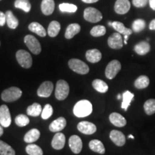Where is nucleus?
I'll list each match as a JSON object with an SVG mask.
<instances>
[{"instance_id": "f257e3e1", "label": "nucleus", "mask_w": 155, "mask_h": 155, "mask_svg": "<svg viewBox=\"0 0 155 155\" xmlns=\"http://www.w3.org/2000/svg\"><path fill=\"white\" fill-rule=\"evenodd\" d=\"M92 104L89 101L81 100L76 103L73 108V114L79 118L86 117L92 113Z\"/></svg>"}, {"instance_id": "f03ea898", "label": "nucleus", "mask_w": 155, "mask_h": 155, "mask_svg": "<svg viewBox=\"0 0 155 155\" xmlns=\"http://www.w3.org/2000/svg\"><path fill=\"white\" fill-rule=\"evenodd\" d=\"M22 91L17 87H10L2 93V99L5 102H13L22 96Z\"/></svg>"}, {"instance_id": "7ed1b4c3", "label": "nucleus", "mask_w": 155, "mask_h": 155, "mask_svg": "<svg viewBox=\"0 0 155 155\" xmlns=\"http://www.w3.org/2000/svg\"><path fill=\"white\" fill-rule=\"evenodd\" d=\"M69 68L74 72L81 75H86L89 72V67L86 63L79 59L73 58L68 62Z\"/></svg>"}, {"instance_id": "20e7f679", "label": "nucleus", "mask_w": 155, "mask_h": 155, "mask_svg": "<svg viewBox=\"0 0 155 155\" xmlns=\"http://www.w3.org/2000/svg\"><path fill=\"white\" fill-rule=\"evenodd\" d=\"M69 85L66 81L60 80L57 82L55 88V98L59 101L65 100L69 94Z\"/></svg>"}, {"instance_id": "39448f33", "label": "nucleus", "mask_w": 155, "mask_h": 155, "mask_svg": "<svg viewBox=\"0 0 155 155\" xmlns=\"http://www.w3.org/2000/svg\"><path fill=\"white\" fill-rule=\"evenodd\" d=\"M16 58L18 63L24 68H30L32 65V58L28 52L19 50L16 53Z\"/></svg>"}, {"instance_id": "423d86ee", "label": "nucleus", "mask_w": 155, "mask_h": 155, "mask_svg": "<svg viewBox=\"0 0 155 155\" xmlns=\"http://www.w3.org/2000/svg\"><path fill=\"white\" fill-rule=\"evenodd\" d=\"M83 17L89 22L96 23L100 22L103 18V15L99 10L94 7H88L84 10Z\"/></svg>"}, {"instance_id": "0eeeda50", "label": "nucleus", "mask_w": 155, "mask_h": 155, "mask_svg": "<svg viewBox=\"0 0 155 155\" xmlns=\"http://www.w3.org/2000/svg\"><path fill=\"white\" fill-rule=\"evenodd\" d=\"M25 43L28 46L29 50L35 55H38L41 52V45L38 39L31 35H28L25 37Z\"/></svg>"}, {"instance_id": "6e6552de", "label": "nucleus", "mask_w": 155, "mask_h": 155, "mask_svg": "<svg viewBox=\"0 0 155 155\" xmlns=\"http://www.w3.org/2000/svg\"><path fill=\"white\" fill-rule=\"evenodd\" d=\"M121 63L117 60H113L108 64L106 68L105 75L107 78L113 79L116 76V75L121 71Z\"/></svg>"}, {"instance_id": "1a4fd4ad", "label": "nucleus", "mask_w": 155, "mask_h": 155, "mask_svg": "<svg viewBox=\"0 0 155 155\" xmlns=\"http://www.w3.org/2000/svg\"><path fill=\"white\" fill-rule=\"evenodd\" d=\"M11 122V115L8 107L6 105H2L0 106V124L3 127H8Z\"/></svg>"}, {"instance_id": "9d476101", "label": "nucleus", "mask_w": 155, "mask_h": 155, "mask_svg": "<svg viewBox=\"0 0 155 155\" xmlns=\"http://www.w3.org/2000/svg\"><path fill=\"white\" fill-rule=\"evenodd\" d=\"M108 45L112 49L119 50L122 48L124 41L121 34L119 32H115V33L112 34L108 39Z\"/></svg>"}, {"instance_id": "9b49d317", "label": "nucleus", "mask_w": 155, "mask_h": 155, "mask_svg": "<svg viewBox=\"0 0 155 155\" xmlns=\"http://www.w3.org/2000/svg\"><path fill=\"white\" fill-rule=\"evenodd\" d=\"M53 83L50 81H45L38 88V95L40 97L48 98L50 96L53 91Z\"/></svg>"}, {"instance_id": "f8f14e48", "label": "nucleus", "mask_w": 155, "mask_h": 155, "mask_svg": "<svg viewBox=\"0 0 155 155\" xmlns=\"http://www.w3.org/2000/svg\"><path fill=\"white\" fill-rule=\"evenodd\" d=\"M131 8V3L129 0H116L114 5V11L119 15L127 14Z\"/></svg>"}, {"instance_id": "ddd939ff", "label": "nucleus", "mask_w": 155, "mask_h": 155, "mask_svg": "<svg viewBox=\"0 0 155 155\" xmlns=\"http://www.w3.org/2000/svg\"><path fill=\"white\" fill-rule=\"evenodd\" d=\"M77 127L80 132L87 135L93 134L97 130L96 125L89 121H81L78 124Z\"/></svg>"}, {"instance_id": "4468645a", "label": "nucleus", "mask_w": 155, "mask_h": 155, "mask_svg": "<svg viewBox=\"0 0 155 155\" xmlns=\"http://www.w3.org/2000/svg\"><path fill=\"white\" fill-rule=\"evenodd\" d=\"M69 147L75 154H79L83 148L82 140L78 136L73 135L69 139Z\"/></svg>"}, {"instance_id": "2eb2a0df", "label": "nucleus", "mask_w": 155, "mask_h": 155, "mask_svg": "<svg viewBox=\"0 0 155 155\" xmlns=\"http://www.w3.org/2000/svg\"><path fill=\"white\" fill-rule=\"evenodd\" d=\"M110 139L118 147H122L126 143V137L121 131L118 130H112L110 132Z\"/></svg>"}, {"instance_id": "dca6fc26", "label": "nucleus", "mask_w": 155, "mask_h": 155, "mask_svg": "<svg viewBox=\"0 0 155 155\" xmlns=\"http://www.w3.org/2000/svg\"><path fill=\"white\" fill-rule=\"evenodd\" d=\"M65 137L63 134L57 133L55 134L53 137V140H52L51 145L53 149L57 150H62L65 146Z\"/></svg>"}, {"instance_id": "f3484780", "label": "nucleus", "mask_w": 155, "mask_h": 155, "mask_svg": "<svg viewBox=\"0 0 155 155\" xmlns=\"http://www.w3.org/2000/svg\"><path fill=\"white\" fill-rule=\"evenodd\" d=\"M66 120L65 118L60 117L50 124L49 129L52 132H59L64 129V128L66 126Z\"/></svg>"}, {"instance_id": "a211bd4d", "label": "nucleus", "mask_w": 155, "mask_h": 155, "mask_svg": "<svg viewBox=\"0 0 155 155\" xmlns=\"http://www.w3.org/2000/svg\"><path fill=\"white\" fill-rule=\"evenodd\" d=\"M109 120L112 124L117 127H123L127 124V120L119 113H112L109 116Z\"/></svg>"}, {"instance_id": "6ab92c4d", "label": "nucleus", "mask_w": 155, "mask_h": 155, "mask_svg": "<svg viewBox=\"0 0 155 155\" xmlns=\"http://www.w3.org/2000/svg\"><path fill=\"white\" fill-rule=\"evenodd\" d=\"M87 61L91 63H96L101 60L102 54L98 50L92 49L88 50L86 53Z\"/></svg>"}, {"instance_id": "aec40b11", "label": "nucleus", "mask_w": 155, "mask_h": 155, "mask_svg": "<svg viewBox=\"0 0 155 155\" xmlns=\"http://www.w3.org/2000/svg\"><path fill=\"white\" fill-rule=\"evenodd\" d=\"M55 9L54 0H42L41 3V10L45 15L53 14Z\"/></svg>"}, {"instance_id": "412c9836", "label": "nucleus", "mask_w": 155, "mask_h": 155, "mask_svg": "<svg viewBox=\"0 0 155 155\" xmlns=\"http://www.w3.org/2000/svg\"><path fill=\"white\" fill-rule=\"evenodd\" d=\"M6 15V23L7 24V26L10 29L15 30L19 25V20L12 11H7L5 13Z\"/></svg>"}, {"instance_id": "4be33fe9", "label": "nucleus", "mask_w": 155, "mask_h": 155, "mask_svg": "<svg viewBox=\"0 0 155 155\" xmlns=\"http://www.w3.org/2000/svg\"><path fill=\"white\" fill-rule=\"evenodd\" d=\"M89 148L93 152H97L98 154H104L105 153V147L101 141L98 140V139H94L89 142Z\"/></svg>"}, {"instance_id": "5701e85b", "label": "nucleus", "mask_w": 155, "mask_h": 155, "mask_svg": "<svg viewBox=\"0 0 155 155\" xmlns=\"http://www.w3.org/2000/svg\"><path fill=\"white\" fill-rule=\"evenodd\" d=\"M29 30L40 37H45L47 35L45 29L38 22H32L29 25Z\"/></svg>"}, {"instance_id": "b1692460", "label": "nucleus", "mask_w": 155, "mask_h": 155, "mask_svg": "<svg viewBox=\"0 0 155 155\" xmlns=\"http://www.w3.org/2000/svg\"><path fill=\"white\" fill-rule=\"evenodd\" d=\"M40 132L38 129H32L28 131L24 137V141L26 143L32 144L40 138Z\"/></svg>"}, {"instance_id": "393cba45", "label": "nucleus", "mask_w": 155, "mask_h": 155, "mask_svg": "<svg viewBox=\"0 0 155 155\" xmlns=\"http://www.w3.org/2000/svg\"><path fill=\"white\" fill-rule=\"evenodd\" d=\"M81 31V26L76 23H73V24L69 25L68 26L65 31V37L66 39H72L75 35L79 33Z\"/></svg>"}, {"instance_id": "a878e982", "label": "nucleus", "mask_w": 155, "mask_h": 155, "mask_svg": "<svg viewBox=\"0 0 155 155\" xmlns=\"http://www.w3.org/2000/svg\"><path fill=\"white\" fill-rule=\"evenodd\" d=\"M134 51L139 55H146L150 51V45L145 41L139 42L135 45Z\"/></svg>"}, {"instance_id": "bb28decb", "label": "nucleus", "mask_w": 155, "mask_h": 155, "mask_svg": "<svg viewBox=\"0 0 155 155\" xmlns=\"http://www.w3.org/2000/svg\"><path fill=\"white\" fill-rule=\"evenodd\" d=\"M112 27H113L114 29L115 30L117 31V32L119 33L124 35H131L132 34V30L131 29L127 28L124 26V25L122 22H112Z\"/></svg>"}, {"instance_id": "cd10ccee", "label": "nucleus", "mask_w": 155, "mask_h": 155, "mask_svg": "<svg viewBox=\"0 0 155 155\" xmlns=\"http://www.w3.org/2000/svg\"><path fill=\"white\" fill-rule=\"evenodd\" d=\"M92 86L95 90L98 92L101 93V94L106 93L108 90V86L106 84V83L104 82V81L100 80V79H96L93 81Z\"/></svg>"}, {"instance_id": "c85d7f7f", "label": "nucleus", "mask_w": 155, "mask_h": 155, "mask_svg": "<svg viewBox=\"0 0 155 155\" xmlns=\"http://www.w3.org/2000/svg\"><path fill=\"white\" fill-rule=\"evenodd\" d=\"M61 30V25L58 21H52L50 23L48 29V34L49 35L50 37L54 38L56 37L60 32Z\"/></svg>"}, {"instance_id": "c756f323", "label": "nucleus", "mask_w": 155, "mask_h": 155, "mask_svg": "<svg viewBox=\"0 0 155 155\" xmlns=\"http://www.w3.org/2000/svg\"><path fill=\"white\" fill-rule=\"evenodd\" d=\"M122 97H123V101L121 103V108L124 109L125 111H127L128 108L130 106L131 101L133 100L134 97V94L129 91H127L124 93Z\"/></svg>"}, {"instance_id": "7c9ffc66", "label": "nucleus", "mask_w": 155, "mask_h": 155, "mask_svg": "<svg viewBox=\"0 0 155 155\" xmlns=\"http://www.w3.org/2000/svg\"><path fill=\"white\" fill-rule=\"evenodd\" d=\"M42 108L40 104L38 103H35V104L30 105L29 107L27 108V114L28 115L30 116H38L40 114L42 113Z\"/></svg>"}, {"instance_id": "2f4dec72", "label": "nucleus", "mask_w": 155, "mask_h": 155, "mask_svg": "<svg viewBox=\"0 0 155 155\" xmlns=\"http://www.w3.org/2000/svg\"><path fill=\"white\" fill-rule=\"evenodd\" d=\"M150 85V78L147 75H140L134 82V86L138 89L146 88Z\"/></svg>"}, {"instance_id": "473e14b6", "label": "nucleus", "mask_w": 155, "mask_h": 155, "mask_svg": "<svg viewBox=\"0 0 155 155\" xmlns=\"http://www.w3.org/2000/svg\"><path fill=\"white\" fill-rule=\"evenodd\" d=\"M0 155H15V151L10 145L0 140Z\"/></svg>"}, {"instance_id": "72a5a7b5", "label": "nucleus", "mask_w": 155, "mask_h": 155, "mask_svg": "<svg viewBox=\"0 0 155 155\" xmlns=\"http://www.w3.org/2000/svg\"><path fill=\"white\" fill-rule=\"evenodd\" d=\"M15 7L17 9H22L25 12H29L31 9V4L28 0H16Z\"/></svg>"}, {"instance_id": "f704fd0d", "label": "nucleus", "mask_w": 155, "mask_h": 155, "mask_svg": "<svg viewBox=\"0 0 155 155\" xmlns=\"http://www.w3.org/2000/svg\"><path fill=\"white\" fill-rule=\"evenodd\" d=\"M144 109L147 115H152L155 113V99L147 100L144 104Z\"/></svg>"}, {"instance_id": "c9c22d12", "label": "nucleus", "mask_w": 155, "mask_h": 155, "mask_svg": "<svg viewBox=\"0 0 155 155\" xmlns=\"http://www.w3.org/2000/svg\"><path fill=\"white\" fill-rule=\"evenodd\" d=\"M26 152L29 155H42L43 152L42 149L38 145L30 144L27 146Z\"/></svg>"}, {"instance_id": "e433bc0d", "label": "nucleus", "mask_w": 155, "mask_h": 155, "mask_svg": "<svg viewBox=\"0 0 155 155\" xmlns=\"http://www.w3.org/2000/svg\"><path fill=\"white\" fill-rule=\"evenodd\" d=\"M59 9L62 12H70L74 13L77 11V6L73 4L62 3L59 5Z\"/></svg>"}, {"instance_id": "4c0bfd02", "label": "nucleus", "mask_w": 155, "mask_h": 155, "mask_svg": "<svg viewBox=\"0 0 155 155\" xmlns=\"http://www.w3.org/2000/svg\"><path fill=\"white\" fill-rule=\"evenodd\" d=\"M146 27V22L144 19H137L134 21L132 24V30L135 32H139L142 31Z\"/></svg>"}, {"instance_id": "58836bf2", "label": "nucleus", "mask_w": 155, "mask_h": 155, "mask_svg": "<svg viewBox=\"0 0 155 155\" xmlns=\"http://www.w3.org/2000/svg\"><path fill=\"white\" fill-rule=\"evenodd\" d=\"M106 32V29L103 25H97L94 27L91 30V35L94 37H101L104 35Z\"/></svg>"}, {"instance_id": "ea45409f", "label": "nucleus", "mask_w": 155, "mask_h": 155, "mask_svg": "<svg viewBox=\"0 0 155 155\" xmlns=\"http://www.w3.org/2000/svg\"><path fill=\"white\" fill-rule=\"evenodd\" d=\"M15 124L18 126V127H23L25 126L28 125L30 123V119L27 116L24 115V114H19V115L17 116L15 119Z\"/></svg>"}, {"instance_id": "a19ab883", "label": "nucleus", "mask_w": 155, "mask_h": 155, "mask_svg": "<svg viewBox=\"0 0 155 155\" xmlns=\"http://www.w3.org/2000/svg\"><path fill=\"white\" fill-rule=\"evenodd\" d=\"M53 109L51 105L50 104H46L43 109H42L41 116L43 119H48L49 118L53 115Z\"/></svg>"}, {"instance_id": "79ce46f5", "label": "nucleus", "mask_w": 155, "mask_h": 155, "mask_svg": "<svg viewBox=\"0 0 155 155\" xmlns=\"http://www.w3.org/2000/svg\"><path fill=\"white\" fill-rule=\"evenodd\" d=\"M149 2V0H132V4L134 6L138 8L146 7Z\"/></svg>"}, {"instance_id": "37998d69", "label": "nucleus", "mask_w": 155, "mask_h": 155, "mask_svg": "<svg viewBox=\"0 0 155 155\" xmlns=\"http://www.w3.org/2000/svg\"><path fill=\"white\" fill-rule=\"evenodd\" d=\"M6 23V15L0 11V26L2 27Z\"/></svg>"}, {"instance_id": "c03bdc74", "label": "nucleus", "mask_w": 155, "mask_h": 155, "mask_svg": "<svg viewBox=\"0 0 155 155\" xmlns=\"http://www.w3.org/2000/svg\"><path fill=\"white\" fill-rule=\"evenodd\" d=\"M150 29L151 30H155V19L151 21L150 24Z\"/></svg>"}, {"instance_id": "a18cd8bd", "label": "nucleus", "mask_w": 155, "mask_h": 155, "mask_svg": "<svg viewBox=\"0 0 155 155\" xmlns=\"http://www.w3.org/2000/svg\"><path fill=\"white\" fill-rule=\"evenodd\" d=\"M150 7L153 10H155V0H149Z\"/></svg>"}, {"instance_id": "49530a36", "label": "nucleus", "mask_w": 155, "mask_h": 155, "mask_svg": "<svg viewBox=\"0 0 155 155\" xmlns=\"http://www.w3.org/2000/svg\"><path fill=\"white\" fill-rule=\"evenodd\" d=\"M83 2L87 3V4H91V3H95L97 2L98 0H82Z\"/></svg>"}, {"instance_id": "de8ad7c7", "label": "nucleus", "mask_w": 155, "mask_h": 155, "mask_svg": "<svg viewBox=\"0 0 155 155\" xmlns=\"http://www.w3.org/2000/svg\"><path fill=\"white\" fill-rule=\"evenodd\" d=\"M3 133H4V130H3L2 126L0 124V137H1V136H2Z\"/></svg>"}, {"instance_id": "09e8293b", "label": "nucleus", "mask_w": 155, "mask_h": 155, "mask_svg": "<svg viewBox=\"0 0 155 155\" xmlns=\"http://www.w3.org/2000/svg\"><path fill=\"white\" fill-rule=\"evenodd\" d=\"M129 137V138H131V139H134V136L133 135H129V137Z\"/></svg>"}, {"instance_id": "8fccbe9b", "label": "nucleus", "mask_w": 155, "mask_h": 155, "mask_svg": "<svg viewBox=\"0 0 155 155\" xmlns=\"http://www.w3.org/2000/svg\"><path fill=\"white\" fill-rule=\"evenodd\" d=\"M108 25H110V26H111L112 27V22H108Z\"/></svg>"}, {"instance_id": "3c124183", "label": "nucleus", "mask_w": 155, "mask_h": 155, "mask_svg": "<svg viewBox=\"0 0 155 155\" xmlns=\"http://www.w3.org/2000/svg\"><path fill=\"white\" fill-rule=\"evenodd\" d=\"M120 98H121V96H120V95H119V96H118V98H119V99Z\"/></svg>"}, {"instance_id": "603ef678", "label": "nucleus", "mask_w": 155, "mask_h": 155, "mask_svg": "<svg viewBox=\"0 0 155 155\" xmlns=\"http://www.w3.org/2000/svg\"><path fill=\"white\" fill-rule=\"evenodd\" d=\"M0 1H1V0H0Z\"/></svg>"}]
</instances>
